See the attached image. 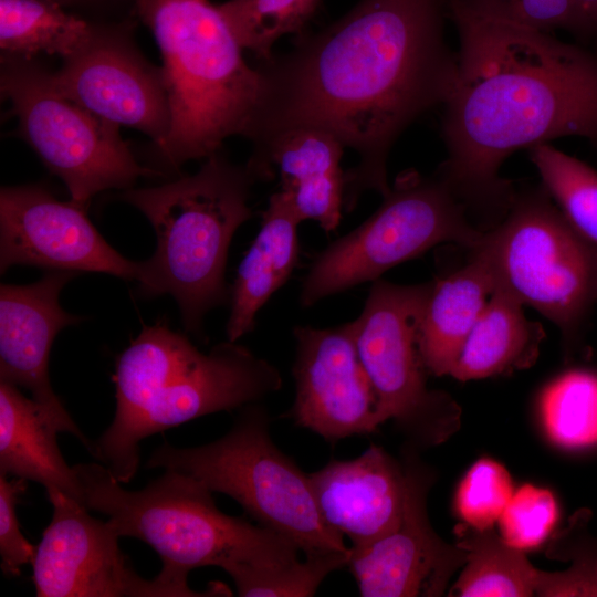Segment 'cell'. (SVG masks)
<instances>
[{
    "label": "cell",
    "mask_w": 597,
    "mask_h": 597,
    "mask_svg": "<svg viewBox=\"0 0 597 597\" xmlns=\"http://www.w3.org/2000/svg\"><path fill=\"white\" fill-rule=\"evenodd\" d=\"M447 0H359L294 46L261 61L260 107L249 135L258 147L310 126L358 155L345 171L344 209L366 190L385 196L389 151L422 113L443 104L455 69L444 39Z\"/></svg>",
    "instance_id": "cell-1"
},
{
    "label": "cell",
    "mask_w": 597,
    "mask_h": 597,
    "mask_svg": "<svg viewBox=\"0 0 597 597\" xmlns=\"http://www.w3.org/2000/svg\"><path fill=\"white\" fill-rule=\"evenodd\" d=\"M459 50L443 101L447 158L437 174L471 214L503 218L507 157L562 137L597 145V57L551 33L448 8Z\"/></svg>",
    "instance_id": "cell-2"
},
{
    "label": "cell",
    "mask_w": 597,
    "mask_h": 597,
    "mask_svg": "<svg viewBox=\"0 0 597 597\" xmlns=\"http://www.w3.org/2000/svg\"><path fill=\"white\" fill-rule=\"evenodd\" d=\"M116 410L91 453L119 483L138 470L143 439L192 419L261 402L281 389L280 370L237 342L200 352L165 323L144 326L118 356Z\"/></svg>",
    "instance_id": "cell-3"
},
{
    "label": "cell",
    "mask_w": 597,
    "mask_h": 597,
    "mask_svg": "<svg viewBox=\"0 0 597 597\" xmlns=\"http://www.w3.org/2000/svg\"><path fill=\"white\" fill-rule=\"evenodd\" d=\"M161 53L171 123L154 148L170 171L218 153L226 138L249 137L262 97V75L209 0H128Z\"/></svg>",
    "instance_id": "cell-4"
},
{
    "label": "cell",
    "mask_w": 597,
    "mask_h": 597,
    "mask_svg": "<svg viewBox=\"0 0 597 597\" xmlns=\"http://www.w3.org/2000/svg\"><path fill=\"white\" fill-rule=\"evenodd\" d=\"M255 181L247 166H235L218 151L193 175L119 195L146 216L156 233L155 253L140 262L139 293L172 295L185 328L196 336H201L205 315L230 302L228 250L238 228L253 214L248 200Z\"/></svg>",
    "instance_id": "cell-5"
},
{
    "label": "cell",
    "mask_w": 597,
    "mask_h": 597,
    "mask_svg": "<svg viewBox=\"0 0 597 597\" xmlns=\"http://www.w3.org/2000/svg\"><path fill=\"white\" fill-rule=\"evenodd\" d=\"M74 469L83 504L107 515L121 537L151 546L163 562L160 574L178 585L188 586L189 572L199 567L279 568L301 559L300 549L284 536L221 512L213 492L188 474L164 470L145 488L128 491L102 463Z\"/></svg>",
    "instance_id": "cell-6"
},
{
    "label": "cell",
    "mask_w": 597,
    "mask_h": 597,
    "mask_svg": "<svg viewBox=\"0 0 597 597\" xmlns=\"http://www.w3.org/2000/svg\"><path fill=\"white\" fill-rule=\"evenodd\" d=\"M239 410L219 439L191 448L164 442L146 467L188 474L210 491L229 495L259 525L290 540L305 556L349 553L344 537L323 521L308 474L274 443L264 406Z\"/></svg>",
    "instance_id": "cell-7"
},
{
    "label": "cell",
    "mask_w": 597,
    "mask_h": 597,
    "mask_svg": "<svg viewBox=\"0 0 597 597\" xmlns=\"http://www.w3.org/2000/svg\"><path fill=\"white\" fill-rule=\"evenodd\" d=\"M470 216L437 172H400L367 220L315 256L302 282L300 305L308 308L331 295L374 282L441 243L474 248L484 231Z\"/></svg>",
    "instance_id": "cell-8"
},
{
    "label": "cell",
    "mask_w": 597,
    "mask_h": 597,
    "mask_svg": "<svg viewBox=\"0 0 597 597\" xmlns=\"http://www.w3.org/2000/svg\"><path fill=\"white\" fill-rule=\"evenodd\" d=\"M495 289L573 334L597 303V245L565 219L543 186L516 192L504 217L471 249Z\"/></svg>",
    "instance_id": "cell-9"
},
{
    "label": "cell",
    "mask_w": 597,
    "mask_h": 597,
    "mask_svg": "<svg viewBox=\"0 0 597 597\" xmlns=\"http://www.w3.org/2000/svg\"><path fill=\"white\" fill-rule=\"evenodd\" d=\"M0 88L20 136L64 182L71 200L87 207L98 192L165 175L139 165L119 126L63 96L52 72L34 59L2 54Z\"/></svg>",
    "instance_id": "cell-10"
},
{
    "label": "cell",
    "mask_w": 597,
    "mask_h": 597,
    "mask_svg": "<svg viewBox=\"0 0 597 597\" xmlns=\"http://www.w3.org/2000/svg\"><path fill=\"white\" fill-rule=\"evenodd\" d=\"M432 281L373 282L364 307L352 321L362 364L378 398L381 423L391 420L415 449L438 446L460 427L451 396L427 385L419 329Z\"/></svg>",
    "instance_id": "cell-11"
},
{
    "label": "cell",
    "mask_w": 597,
    "mask_h": 597,
    "mask_svg": "<svg viewBox=\"0 0 597 597\" xmlns=\"http://www.w3.org/2000/svg\"><path fill=\"white\" fill-rule=\"evenodd\" d=\"M53 506L31 563L38 597H209L221 596L218 582L205 590L179 586L160 573L143 578L118 545L121 537L106 521L81 502L46 490Z\"/></svg>",
    "instance_id": "cell-12"
},
{
    "label": "cell",
    "mask_w": 597,
    "mask_h": 597,
    "mask_svg": "<svg viewBox=\"0 0 597 597\" xmlns=\"http://www.w3.org/2000/svg\"><path fill=\"white\" fill-rule=\"evenodd\" d=\"M56 90L100 117L148 135L154 148L166 140L171 123L161 69L136 49L130 28L98 24L92 40L52 73Z\"/></svg>",
    "instance_id": "cell-13"
},
{
    "label": "cell",
    "mask_w": 597,
    "mask_h": 597,
    "mask_svg": "<svg viewBox=\"0 0 597 597\" xmlns=\"http://www.w3.org/2000/svg\"><path fill=\"white\" fill-rule=\"evenodd\" d=\"M86 206L61 201L41 185L0 191V272L17 264L107 273L137 280L140 262L118 253L100 234Z\"/></svg>",
    "instance_id": "cell-14"
},
{
    "label": "cell",
    "mask_w": 597,
    "mask_h": 597,
    "mask_svg": "<svg viewBox=\"0 0 597 597\" xmlns=\"http://www.w3.org/2000/svg\"><path fill=\"white\" fill-rule=\"evenodd\" d=\"M417 451L408 444L402 451L406 501L399 526L373 544L350 547L347 566L363 597L441 596L467 562V552L442 540L430 523L427 499L434 475Z\"/></svg>",
    "instance_id": "cell-15"
},
{
    "label": "cell",
    "mask_w": 597,
    "mask_h": 597,
    "mask_svg": "<svg viewBox=\"0 0 597 597\" xmlns=\"http://www.w3.org/2000/svg\"><path fill=\"white\" fill-rule=\"evenodd\" d=\"M295 398L289 412L298 427L335 442L374 433L381 420L378 398L362 364L352 322L293 329Z\"/></svg>",
    "instance_id": "cell-16"
},
{
    "label": "cell",
    "mask_w": 597,
    "mask_h": 597,
    "mask_svg": "<svg viewBox=\"0 0 597 597\" xmlns=\"http://www.w3.org/2000/svg\"><path fill=\"white\" fill-rule=\"evenodd\" d=\"M308 479L323 521L348 537L352 548L381 540L401 522L405 468L379 446L370 444L354 459L332 460Z\"/></svg>",
    "instance_id": "cell-17"
},
{
    "label": "cell",
    "mask_w": 597,
    "mask_h": 597,
    "mask_svg": "<svg viewBox=\"0 0 597 597\" xmlns=\"http://www.w3.org/2000/svg\"><path fill=\"white\" fill-rule=\"evenodd\" d=\"M76 272L51 270L41 280L0 286V381L23 387L38 402L67 412L49 374L55 336L82 317L62 308L59 296Z\"/></svg>",
    "instance_id": "cell-18"
},
{
    "label": "cell",
    "mask_w": 597,
    "mask_h": 597,
    "mask_svg": "<svg viewBox=\"0 0 597 597\" xmlns=\"http://www.w3.org/2000/svg\"><path fill=\"white\" fill-rule=\"evenodd\" d=\"M344 145L331 133L301 126L279 133L253 147L247 168L256 181L279 175L301 221L313 220L334 231L342 219L345 171L341 167Z\"/></svg>",
    "instance_id": "cell-19"
},
{
    "label": "cell",
    "mask_w": 597,
    "mask_h": 597,
    "mask_svg": "<svg viewBox=\"0 0 597 597\" xmlns=\"http://www.w3.org/2000/svg\"><path fill=\"white\" fill-rule=\"evenodd\" d=\"M75 436L91 452L90 442L69 412H59L27 398L19 387L0 381V474L41 483L83 503L74 467L64 460L57 434Z\"/></svg>",
    "instance_id": "cell-20"
},
{
    "label": "cell",
    "mask_w": 597,
    "mask_h": 597,
    "mask_svg": "<svg viewBox=\"0 0 597 597\" xmlns=\"http://www.w3.org/2000/svg\"><path fill=\"white\" fill-rule=\"evenodd\" d=\"M301 222L285 192L270 197L260 230L231 286L227 341L237 342L252 332L258 312L290 279L300 256Z\"/></svg>",
    "instance_id": "cell-21"
},
{
    "label": "cell",
    "mask_w": 597,
    "mask_h": 597,
    "mask_svg": "<svg viewBox=\"0 0 597 597\" xmlns=\"http://www.w3.org/2000/svg\"><path fill=\"white\" fill-rule=\"evenodd\" d=\"M494 290L488 264L474 252L467 264L432 281L419 329V348L429 374L451 375Z\"/></svg>",
    "instance_id": "cell-22"
},
{
    "label": "cell",
    "mask_w": 597,
    "mask_h": 597,
    "mask_svg": "<svg viewBox=\"0 0 597 597\" xmlns=\"http://www.w3.org/2000/svg\"><path fill=\"white\" fill-rule=\"evenodd\" d=\"M544 336L541 324L526 317L524 305L495 289L450 376L469 381L530 368Z\"/></svg>",
    "instance_id": "cell-23"
},
{
    "label": "cell",
    "mask_w": 597,
    "mask_h": 597,
    "mask_svg": "<svg viewBox=\"0 0 597 597\" xmlns=\"http://www.w3.org/2000/svg\"><path fill=\"white\" fill-rule=\"evenodd\" d=\"M454 533L467 562L449 596L555 597L558 572L536 568L523 551L509 546L493 528L478 531L460 522Z\"/></svg>",
    "instance_id": "cell-24"
},
{
    "label": "cell",
    "mask_w": 597,
    "mask_h": 597,
    "mask_svg": "<svg viewBox=\"0 0 597 597\" xmlns=\"http://www.w3.org/2000/svg\"><path fill=\"white\" fill-rule=\"evenodd\" d=\"M97 28L66 12L56 0H0L3 55L34 59L45 53L65 60L82 50Z\"/></svg>",
    "instance_id": "cell-25"
},
{
    "label": "cell",
    "mask_w": 597,
    "mask_h": 597,
    "mask_svg": "<svg viewBox=\"0 0 597 597\" xmlns=\"http://www.w3.org/2000/svg\"><path fill=\"white\" fill-rule=\"evenodd\" d=\"M538 418L551 442L566 450L597 446V374L568 370L540 395Z\"/></svg>",
    "instance_id": "cell-26"
},
{
    "label": "cell",
    "mask_w": 597,
    "mask_h": 597,
    "mask_svg": "<svg viewBox=\"0 0 597 597\" xmlns=\"http://www.w3.org/2000/svg\"><path fill=\"white\" fill-rule=\"evenodd\" d=\"M542 186L568 223L597 245V171L551 144L528 149Z\"/></svg>",
    "instance_id": "cell-27"
},
{
    "label": "cell",
    "mask_w": 597,
    "mask_h": 597,
    "mask_svg": "<svg viewBox=\"0 0 597 597\" xmlns=\"http://www.w3.org/2000/svg\"><path fill=\"white\" fill-rule=\"evenodd\" d=\"M321 1L229 0L217 6L242 49L265 61L281 36L305 30Z\"/></svg>",
    "instance_id": "cell-28"
},
{
    "label": "cell",
    "mask_w": 597,
    "mask_h": 597,
    "mask_svg": "<svg viewBox=\"0 0 597 597\" xmlns=\"http://www.w3.org/2000/svg\"><path fill=\"white\" fill-rule=\"evenodd\" d=\"M349 553L305 556L279 568H258L237 564L226 572L241 597H308L333 572L347 566Z\"/></svg>",
    "instance_id": "cell-29"
},
{
    "label": "cell",
    "mask_w": 597,
    "mask_h": 597,
    "mask_svg": "<svg viewBox=\"0 0 597 597\" xmlns=\"http://www.w3.org/2000/svg\"><path fill=\"white\" fill-rule=\"evenodd\" d=\"M514 490L512 475L502 463L481 458L461 478L453 507L461 523L478 531L492 530Z\"/></svg>",
    "instance_id": "cell-30"
},
{
    "label": "cell",
    "mask_w": 597,
    "mask_h": 597,
    "mask_svg": "<svg viewBox=\"0 0 597 597\" xmlns=\"http://www.w3.org/2000/svg\"><path fill=\"white\" fill-rule=\"evenodd\" d=\"M559 506L554 493L543 486L525 483L514 490L499 521V535L519 551L541 546L555 530Z\"/></svg>",
    "instance_id": "cell-31"
},
{
    "label": "cell",
    "mask_w": 597,
    "mask_h": 597,
    "mask_svg": "<svg viewBox=\"0 0 597 597\" xmlns=\"http://www.w3.org/2000/svg\"><path fill=\"white\" fill-rule=\"evenodd\" d=\"M448 8L470 14L551 33L565 29L577 33L574 0H447Z\"/></svg>",
    "instance_id": "cell-32"
},
{
    "label": "cell",
    "mask_w": 597,
    "mask_h": 597,
    "mask_svg": "<svg viewBox=\"0 0 597 597\" xmlns=\"http://www.w3.org/2000/svg\"><path fill=\"white\" fill-rule=\"evenodd\" d=\"M27 489V480L0 474V556L1 569L8 576H19L21 567L31 564L35 547L20 530L15 506Z\"/></svg>",
    "instance_id": "cell-33"
},
{
    "label": "cell",
    "mask_w": 597,
    "mask_h": 597,
    "mask_svg": "<svg viewBox=\"0 0 597 597\" xmlns=\"http://www.w3.org/2000/svg\"><path fill=\"white\" fill-rule=\"evenodd\" d=\"M577 11V34L597 33V0H574Z\"/></svg>",
    "instance_id": "cell-34"
},
{
    "label": "cell",
    "mask_w": 597,
    "mask_h": 597,
    "mask_svg": "<svg viewBox=\"0 0 597 597\" xmlns=\"http://www.w3.org/2000/svg\"><path fill=\"white\" fill-rule=\"evenodd\" d=\"M56 1H59L60 3L64 6V4L86 3V2H92L94 0H56Z\"/></svg>",
    "instance_id": "cell-35"
}]
</instances>
